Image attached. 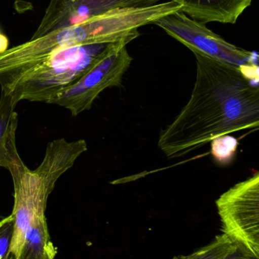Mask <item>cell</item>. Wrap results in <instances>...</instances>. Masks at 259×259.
<instances>
[{
	"label": "cell",
	"mask_w": 259,
	"mask_h": 259,
	"mask_svg": "<svg viewBox=\"0 0 259 259\" xmlns=\"http://www.w3.org/2000/svg\"><path fill=\"white\" fill-rule=\"evenodd\" d=\"M196 77L188 103L161 131L158 148L170 159L214 139L258 128L259 88L237 67L194 53Z\"/></svg>",
	"instance_id": "6da1fadb"
},
{
	"label": "cell",
	"mask_w": 259,
	"mask_h": 259,
	"mask_svg": "<svg viewBox=\"0 0 259 259\" xmlns=\"http://www.w3.org/2000/svg\"><path fill=\"white\" fill-rule=\"evenodd\" d=\"M87 149L85 140L68 142L65 138L58 139L47 144L44 159L35 170H30L21 158L9 167L14 186L10 246L14 258H19L24 236L31 222L45 216L47 200L59 178Z\"/></svg>",
	"instance_id": "7a4b0ae2"
},
{
	"label": "cell",
	"mask_w": 259,
	"mask_h": 259,
	"mask_svg": "<svg viewBox=\"0 0 259 259\" xmlns=\"http://www.w3.org/2000/svg\"><path fill=\"white\" fill-rule=\"evenodd\" d=\"M109 44L78 46L58 50L21 74L6 91L15 103H49L58 93L76 83Z\"/></svg>",
	"instance_id": "3957f363"
},
{
	"label": "cell",
	"mask_w": 259,
	"mask_h": 259,
	"mask_svg": "<svg viewBox=\"0 0 259 259\" xmlns=\"http://www.w3.org/2000/svg\"><path fill=\"white\" fill-rule=\"evenodd\" d=\"M127 41L110 44L99 55L85 74L71 86L58 93L49 102L68 109L72 116L90 110L104 90L120 88L123 75L132 62Z\"/></svg>",
	"instance_id": "277c9868"
},
{
	"label": "cell",
	"mask_w": 259,
	"mask_h": 259,
	"mask_svg": "<svg viewBox=\"0 0 259 259\" xmlns=\"http://www.w3.org/2000/svg\"><path fill=\"white\" fill-rule=\"evenodd\" d=\"M223 234L259 258V174L234 185L216 201Z\"/></svg>",
	"instance_id": "5b68a950"
},
{
	"label": "cell",
	"mask_w": 259,
	"mask_h": 259,
	"mask_svg": "<svg viewBox=\"0 0 259 259\" xmlns=\"http://www.w3.org/2000/svg\"><path fill=\"white\" fill-rule=\"evenodd\" d=\"M193 53H200L228 65L242 68L258 65L255 53L240 48L210 30L206 24L192 19L182 10L154 23Z\"/></svg>",
	"instance_id": "8992f818"
},
{
	"label": "cell",
	"mask_w": 259,
	"mask_h": 259,
	"mask_svg": "<svg viewBox=\"0 0 259 259\" xmlns=\"http://www.w3.org/2000/svg\"><path fill=\"white\" fill-rule=\"evenodd\" d=\"M192 19L207 23L234 24L253 0H175Z\"/></svg>",
	"instance_id": "52a82bcc"
},
{
	"label": "cell",
	"mask_w": 259,
	"mask_h": 259,
	"mask_svg": "<svg viewBox=\"0 0 259 259\" xmlns=\"http://www.w3.org/2000/svg\"><path fill=\"white\" fill-rule=\"evenodd\" d=\"M17 103L10 95L1 93L0 97V167L9 170L19 159L17 150L16 131L18 116Z\"/></svg>",
	"instance_id": "ba28073f"
},
{
	"label": "cell",
	"mask_w": 259,
	"mask_h": 259,
	"mask_svg": "<svg viewBox=\"0 0 259 259\" xmlns=\"http://www.w3.org/2000/svg\"><path fill=\"white\" fill-rule=\"evenodd\" d=\"M57 251L50 240L46 216L36 218L24 236L18 259H54Z\"/></svg>",
	"instance_id": "9c48e42d"
},
{
	"label": "cell",
	"mask_w": 259,
	"mask_h": 259,
	"mask_svg": "<svg viewBox=\"0 0 259 259\" xmlns=\"http://www.w3.org/2000/svg\"><path fill=\"white\" fill-rule=\"evenodd\" d=\"M83 20L116 8L150 7L171 0H69Z\"/></svg>",
	"instance_id": "30bf717a"
},
{
	"label": "cell",
	"mask_w": 259,
	"mask_h": 259,
	"mask_svg": "<svg viewBox=\"0 0 259 259\" xmlns=\"http://www.w3.org/2000/svg\"><path fill=\"white\" fill-rule=\"evenodd\" d=\"M237 244L226 234L216 236L206 246L187 255H179L173 259H220L236 249Z\"/></svg>",
	"instance_id": "8fae6325"
},
{
	"label": "cell",
	"mask_w": 259,
	"mask_h": 259,
	"mask_svg": "<svg viewBox=\"0 0 259 259\" xmlns=\"http://www.w3.org/2000/svg\"><path fill=\"white\" fill-rule=\"evenodd\" d=\"M211 153L217 161H228L237 150V140L229 135L217 137L211 141Z\"/></svg>",
	"instance_id": "7c38bea8"
},
{
	"label": "cell",
	"mask_w": 259,
	"mask_h": 259,
	"mask_svg": "<svg viewBox=\"0 0 259 259\" xmlns=\"http://www.w3.org/2000/svg\"><path fill=\"white\" fill-rule=\"evenodd\" d=\"M12 233V217L9 215L0 222V259H15L10 254Z\"/></svg>",
	"instance_id": "4fadbf2b"
},
{
	"label": "cell",
	"mask_w": 259,
	"mask_h": 259,
	"mask_svg": "<svg viewBox=\"0 0 259 259\" xmlns=\"http://www.w3.org/2000/svg\"><path fill=\"white\" fill-rule=\"evenodd\" d=\"M220 259H259V258H257L244 248L237 244V247L234 250Z\"/></svg>",
	"instance_id": "5bb4252c"
},
{
	"label": "cell",
	"mask_w": 259,
	"mask_h": 259,
	"mask_svg": "<svg viewBox=\"0 0 259 259\" xmlns=\"http://www.w3.org/2000/svg\"><path fill=\"white\" fill-rule=\"evenodd\" d=\"M8 46H9V39L0 31V53L9 49Z\"/></svg>",
	"instance_id": "9a60e30c"
}]
</instances>
